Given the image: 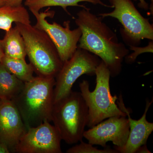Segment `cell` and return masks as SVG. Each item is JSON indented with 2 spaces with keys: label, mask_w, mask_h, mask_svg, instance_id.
Masks as SVG:
<instances>
[{
  "label": "cell",
  "mask_w": 153,
  "mask_h": 153,
  "mask_svg": "<svg viewBox=\"0 0 153 153\" xmlns=\"http://www.w3.org/2000/svg\"><path fill=\"white\" fill-rule=\"evenodd\" d=\"M90 10L82 8L76 14L75 22L82 32L77 47L98 56L109 69L111 77H116L121 72L123 62L129 51L119 42L116 34L102 22V18Z\"/></svg>",
  "instance_id": "cell-1"
},
{
  "label": "cell",
  "mask_w": 153,
  "mask_h": 153,
  "mask_svg": "<svg viewBox=\"0 0 153 153\" xmlns=\"http://www.w3.org/2000/svg\"><path fill=\"white\" fill-rule=\"evenodd\" d=\"M55 77L38 76L25 82L22 91L12 100L27 130L45 120L52 121Z\"/></svg>",
  "instance_id": "cell-2"
},
{
  "label": "cell",
  "mask_w": 153,
  "mask_h": 153,
  "mask_svg": "<svg viewBox=\"0 0 153 153\" xmlns=\"http://www.w3.org/2000/svg\"><path fill=\"white\" fill-rule=\"evenodd\" d=\"M95 75L96 86L93 91H90L87 80H83L79 84L80 94L88 108L87 126L89 128L109 117L126 116L116 104L118 97L111 95L110 89V73L102 60L96 69Z\"/></svg>",
  "instance_id": "cell-3"
},
{
  "label": "cell",
  "mask_w": 153,
  "mask_h": 153,
  "mask_svg": "<svg viewBox=\"0 0 153 153\" xmlns=\"http://www.w3.org/2000/svg\"><path fill=\"white\" fill-rule=\"evenodd\" d=\"M27 55L38 76L56 77L63 66L57 48L47 33L30 25L16 22Z\"/></svg>",
  "instance_id": "cell-4"
},
{
  "label": "cell",
  "mask_w": 153,
  "mask_h": 153,
  "mask_svg": "<svg viewBox=\"0 0 153 153\" xmlns=\"http://www.w3.org/2000/svg\"><path fill=\"white\" fill-rule=\"evenodd\" d=\"M88 120V108L80 92L72 91L53 105L52 121L68 144L82 140Z\"/></svg>",
  "instance_id": "cell-5"
},
{
  "label": "cell",
  "mask_w": 153,
  "mask_h": 153,
  "mask_svg": "<svg viewBox=\"0 0 153 153\" xmlns=\"http://www.w3.org/2000/svg\"><path fill=\"white\" fill-rule=\"evenodd\" d=\"M114 9L109 13H101L102 19L111 17L117 19L123 27L120 33L128 46H137L144 39L153 40V26L149 19L143 16L131 0H108Z\"/></svg>",
  "instance_id": "cell-6"
},
{
  "label": "cell",
  "mask_w": 153,
  "mask_h": 153,
  "mask_svg": "<svg viewBox=\"0 0 153 153\" xmlns=\"http://www.w3.org/2000/svg\"><path fill=\"white\" fill-rule=\"evenodd\" d=\"M101 61L97 55L77 47L72 57L63 63L55 77L54 104L70 93L74 82L80 76L95 75L96 69Z\"/></svg>",
  "instance_id": "cell-7"
},
{
  "label": "cell",
  "mask_w": 153,
  "mask_h": 153,
  "mask_svg": "<svg viewBox=\"0 0 153 153\" xmlns=\"http://www.w3.org/2000/svg\"><path fill=\"white\" fill-rule=\"evenodd\" d=\"M32 13L37 20L36 25L33 27L47 33L55 44L63 63L69 60L77 49V44L82 35L80 29L78 27L70 30L69 21L64 22V27L55 22L52 24L48 23L46 18L54 16L55 12L53 11Z\"/></svg>",
  "instance_id": "cell-8"
},
{
  "label": "cell",
  "mask_w": 153,
  "mask_h": 153,
  "mask_svg": "<svg viewBox=\"0 0 153 153\" xmlns=\"http://www.w3.org/2000/svg\"><path fill=\"white\" fill-rule=\"evenodd\" d=\"M61 140L55 126L45 120L37 126L28 128L13 152L61 153Z\"/></svg>",
  "instance_id": "cell-9"
},
{
  "label": "cell",
  "mask_w": 153,
  "mask_h": 153,
  "mask_svg": "<svg viewBox=\"0 0 153 153\" xmlns=\"http://www.w3.org/2000/svg\"><path fill=\"white\" fill-rule=\"evenodd\" d=\"M85 131L83 137L92 145L107 147L112 142L115 147H122L126 144L129 134V125L127 116H114Z\"/></svg>",
  "instance_id": "cell-10"
},
{
  "label": "cell",
  "mask_w": 153,
  "mask_h": 153,
  "mask_svg": "<svg viewBox=\"0 0 153 153\" xmlns=\"http://www.w3.org/2000/svg\"><path fill=\"white\" fill-rule=\"evenodd\" d=\"M27 128L13 102L0 100V142L7 146L13 152Z\"/></svg>",
  "instance_id": "cell-11"
},
{
  "label": "cell",
  "mask_w": 153,
  "mask_h": 153,
  "mask_svg": "<svg viewBox=\"0 0 153 153\" xmlns=\"http://www.w3.org/2000/svg\"><path fill=\"white\" fill-rule=\"evenodd\" d=\"M117 100L119 108L126 114L129 125V134L126 144L122 147L114 146L116 150L120 153H136L138 149L143 145L146 144L149 137L153 131V123L149 122L146 119L147 113L153 102V98L146 100L144 112L138 120L132 119L130 111L125 105L122 94Z\"/></svg>",
  "instance_id": "cell-12"
},
{
  "label": "cell",
  "mask_w": 153,
  "mask_h": 153,
  "mask_svg": "<svg viewBox=\"0 0 153 153\" xmlns=\"http://www.w3.org/2000/svg\"><path fill=\"white\" fill-rule=\"evenodd\" d=\"M2 43L5 56L25 59L27 55L25 41L16 26L6 31Z\"/></svg>",
  "instance_id": "cell-13"
},
{
  "label": "cell",
  "mask_w": 153,
  "mask_h": 153,
  "mask_svg": "<svg viewBox=\"0 0 153 153\" xmlns=\"http://www.w3.org/2000/svg\"><path fill=\"white\" fill-rule=\"evenodd\" d=\"M13 22L30 24V17L27 10L23 6L0 7V29L9 31Z\"/></svg>",
  "instance_id": "cell-14"
},
{
  "label": "cell",
  "mask_w": 153,
  "mask_h": 153,
  "mask_svg": "<svg viewBox=\"0 0 153 153\" xmlns=\"http://www.w3.org/2000/svg\"><path fill=\"white\" fill-rule=\"evenodd\" d=\"M25 84L0 64V99L12 100L21 92Z\"/></svg>",
  "instance_id": "cell-15"
},
{
  "label": "cell",
  "mask_w": 153,
  "mask_h": 153,
  "mask_svg": "<svg viewBox=\"0 0 153 153\" xmlns=\"http://www.w3.org/2000/svg\"><path fill=\"white\" fill-rule=\"evenodd\" d=\"M81 2H87L93 4H100L106 7L113 8L112 5H108L102 2L101 0H26L25 5L29 8L31 12H39L41 9L45 7L58 6L63 8L66 13H68L67 7L70 6H77L82 8L86 7L82 5L78 4Z\"/></svg>",
  "instance_id": "cell-16"
},
{
  "label": "cell",
  "mask_w": 153,
  "mask_h": 153,
  "mask_svg": "<svg viewBox=\"0 0 153 153\" xmlns=\"http://www.w3.org/2000/svg\"><path fill=\"white\" fill-rule=\"evenodd\" d=\"M2 64L16 77L24 82H30L34 78V67L28 64L25 59H15L4 56Z\"/></svg>",
  "instance_id": "cell-17"
},
{
  "label": "cell",
  "mask_w": 153,
  "mask_h": 153,
  "mask_svg": "<svg viewBox=\"0 0 153 153\" xmlns=\"http://www.w3.org/2000/svg\"><path fill=\"white\" fill-rule=\"evenodd\" d=\"M80 143L76 145L66 151L67 153H119L115 149L109 147L104 148V149H99L94 147L93 145L86 143L80 141Z\"/></svg>",
  "instance_id": "cell-18"
},
{
  "label": "cell",
  "mask_w": 153,
  "mask_h": 153,
  "mask_svg": "<svg viewBox=\"0 0 153 153\" xmlns=\"http://www.w3.org/2000/svg\"><path fill=\"white\" fill-rule=\"evenodd\" d=\"M130 49L134 51V52L129 55H127L125 57L126 63H133L136 60L137 57L140 54L146 52L153 53V41L149 42V45L146 47H140L137 46H130Z\"/></svg>",
  "instance_id": "cell-19"
},
{
  "label": "cell",
  "mask_w": 153,
  "mask_h": 153,
  "mask_svg": "<svg viewBox=\"0 0 153 153\" xmlns=\"http://www.w3.org/2000/svg\"><path fill=\"white\" fill-rule=\"evenodd\" d=\"M24 0H6L5 6L11 7H19L22 6V2Z\"/></svg>",
  "instance_id": "cell-20"
},
{
  "label": "cell",
  "mask_w": 153,
  "mask_h": 153,
  "mask_svg": "<svg viewBox=\"0 0 153 153\" xmlns=\"http://www.w3.org/2000/svg\"><path fill=\"white\" fill-rule=\"evenodd\" d=\"M135 1H139L138 6L140 8L143 9L145 10H148L149 9V4L145 1V0H134ZM152 4H153V0H151Z\"/></svg>",
  "instance_id": "cell-21"
},
{
  "label": "cell",
  "mask_w": 153,
  "mask_h": 153,
  "mask_svg": "<svg viewBox=\"0 0 153 153\" xmlns=\"http://www.w3.org/2000/svg\"><path fill=\"white\" fill-rule=\"evenodd\" d=\"M10 151L7 145L0 142V153H10Z\"/></svg>",
  "instance_id": "cell-22"
},
{
  "label": "cell",
  "mask_w": 153,
  "mask_h": 153,
  "mask_svg": "<svg viewBox=\"0 0 153 153\" xmlns=\"http://www.w3.org/2000/svg\"><path fill=\"white\" fill-rule=\"evenodd\" d=\"M136 153H151V152L148 149L146 144H145L140 147L137 150V151Z\"/></svg>",
  "instance_id": "cell-23"
},
{
  "label": "cell",
  "mask_w": 153,
  "mask_h": 153,
  "mask_svg": "<svg viewBox=\"0 0 153 153\" xmlns=\"http://www.w3.org/2000/svg\"><path fill=\"white\" fill-rule=\"evenodd\" d=\"M5 55L3 49L2 40L0 39V64H2L3 58L4 57Z\"/></svg>",
  "instance_id": "cell-24"
},
{
  "label": "cell",
  "mask_w": 153,
  "mask_h": 153,
  "mask_svg": "<svg viewBox=\"0 0 153 153\" xmlns=\"http://www.w3.org/2000/svg\"><path fill=\"white\" fill-rule=\"evenodd\" d=\"M5 2L6 0H0V7L5 6Z\"/></svg>",
  "instance_id": "cell-25"
},
{
  "label": "cell",
  "mask_w": 153,
  "mask_h": 153,
  "mask_svg": "<svg viewBox=\"0 0 153 153\" xmlns=\"http://www.w3.org/2000/svg\"><path fill=\"white\" fill-rule=\"evenodd\" d=\"M0 100H1V99H0Z\"/></svg>",
  "instance_id": "cell-26"
}]
</instances>
